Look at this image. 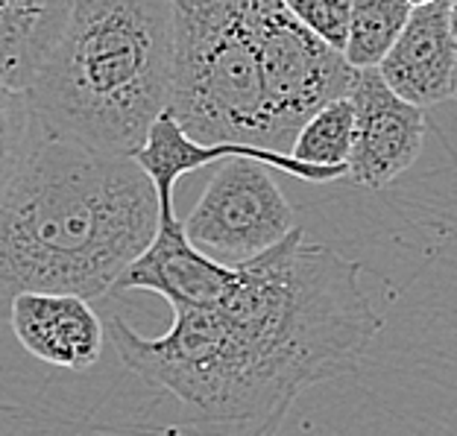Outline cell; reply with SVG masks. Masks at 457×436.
I'll use <instances>...</instances> for the list:
<instances>
[{
	"label": "cell",
	"instance_id": "14",
	"mask_svg": "<svg viewBox=\"0 0 457 436\" xmlns=\"http://www.w3.org/2000/svg\"><path fill=\"white\" fill-rule=\"evenodd\" d=\"M355 135V106L349 97L331 100L305 120L290 144V155L296 161L317 164V168H346Z\"/></svg>",
	"mask_w": 457,
	"mask_h": 436
},
{
	"label": "cell",
	"instance_id": "13",
	"mask_svg": "<svg viewBox=\"0 0 457 436\" xmlns=\"http://www.w3.org/2000/svg\"><path fill=\"white\" fill-rule=\"evenodd\" d=\"M413 12L408 0H352L343 59L355 70L378 68Z\"/></svg>",
	"mask_w": 457,
	"mask_h": 436
},
{
	"label": "cell",
	"instance_id": "3",
	"mask_svg": "<svg viewBox=\"0 0 457 436\" xmlns=\"http://www.w3.org/2000/svg\"><path fill=\"white\" fill-rule=\"evenodd\" d=\"M170 79L173 0H71L27 100L38 132L132 159L168 109Z\"/></svg>",
	"mask_w": 457,
	"mask_h": 436
},
{
	"label": "cell",
	"instance_id": "11",
	"mask_svg": "<svg viewBox=\"0 0 457 436\" xmlns=\"http://www.w3.org/2000/svg\"><path fill=\"white\" fill-rule=\"evenodd\" d=\"M457 41L449 29V0L417 6L396 45L376 68L396 97L417 109L437 106L452 97Z\"/></svg>",
	"mask_w": 457,
	"mask_h": 436
},
{
	"label": "cell",
	"instance_id": "10",
	"mask_svg": "<svg viewBox=\"0 0 457 436\" xmlns=\"http://www.w3.org/2000/svg\"><path fill=\"white\" fill-rule=\"evenodd\" d=\"M9 323L29 355L68 372L95 366L106 342V325L95 308L71 293H18Z\"/></svg>",
	"mask_w": 457,
	"mask_h": 436
},
{
	"label": "cell",
	"instance_id": "7",
	"mask_svg": "<svg viewBox=\"0 0 457 436\" xmlns=\"http://www.w3.org/2000/svg\"><path fill=\"white\" fill-rule=\"evenodd\" d=\"M349 100L355 106V135L346 176L361 188L381 191L420 159L425 114L393 95L376 68L358 70Z\"/></svg>",
	"mask_w": 457,
	"mask_h": 436
},
{
	"label": "cell",
	"instance_id": "9",
	"mask_svg": "<svg viewBox=\"0 0 457 436\" xmlns=\"http://www.w3.org/2000/svg\"><path fill=\"white\" fill-rule=\"evenodd\" d=\"M237 267H226L200 252L185 234L176 214L159 217L150 246L123 269L114 282V293L123 290H153L168 299L173 310L179 308H212L226 299L235 287Z\"/></svg>",
	"mask_w": 457,
	"mask_h": 436
},
{
	"label": "cell",
	"instance_id": "2",
	"mask_svg": "<svg viewBox=\"0 0 457 436\" xmlns=\"http://www.w3.org/2000/svg\"><path fill=\"white\" fill-rule=\"evenodd\" d=\"M159 228V200L129 155L36 129L0 196V317L18 293H112Z\"/></svg>",
	"mask_w": 457,
	"mask_h": 436
},
{
	"label": "cell",
	"instance_id": "8",
	"mask_svg": "<svg viewBox=\"0 0 457 436\" xmlns=\"http://www.w3.org/2000/svg\"><path fill=\"white\" fill-rule=\"evenodd\" d=\"M226 159H255L267 164L270 170H282L287 176H296L303 182H335L346 176V168H317V164L296 161L290 152H276L264 147H246V144H200L176 123L173 114L164 109L159 118L153 120L147 138L138 150H135L132 161L138 164L141 173L147 176L155 200H159V217L176 214L173 211V191L176 182L185 173L200 170L205 164L226 161Z\"/></svg>",
	"mask_w": 457,
	"mask_h": 436
},
{
	"label": "cell",
	"instance_id": "5",
	"mask_svg": "<svg viewBox=\"0 0 457 436\" xmlns=\"http://www.w3.org/2000/svg\"><path fill=\"white\" fill-rule=\"evenodd\" d=\"M270 109V147L285 152L305 120L331 100L349 97L358 70L323 45L285 9L282 0H246Z\"/></svg>",
	"mask_w": 457,
	"mask_h": 436
},
{
	"label": "cell",
	"instance_id": "1",
	"mask_svg": "<svg viewBox=\"0 0 457 436\" xmlns=\"http://www.w3.org/2000/svg\"><path fill=\"white\" fill-rule=\"evenodd\" d=\"M358 276L355 261L294 228L237 264L217 305L173 310L162 337L114 317L109 337L135 375L182 404L188 433L273 436L299 392L355 369L381 331Z\"/></svg>",
	"mask_w": 457,
	"mask_h": 436
},
{
	"label": "cell",
	"instance_id": "17",
	"mask_svg": "<svg viewBox=\"0 0 457 436\" xmlns=\"http://www.w3.org/2000/svg\"><path fill=\"white\" fill-rule=\"evenodd\" d=\"M449 29L452 38L457 41V0H449Z\"/></svg>",
	"mask_w": 457,
	"mask_h": 436
},
{
	"label": "cell",
	"instance_id": "6",
	"mask_svg": "<svg viewBox=\"0 0 457 436\" xmlns=\"http://www.w3.org/2000/svg\"><path fill=\"white\" fill-rule=\"evenodd\" d=\"M182 228L200 252L237 267L282 243L296 223L267 164L226 159Z\"/></svg>",
	"mask_w": 457,
	"mask_h": 436
},
{
	"label": "cell",
	"instance_id": "19",
	"mask_svg": "<svg viewBox=\"0 0 457 436\" xmlns=\"http://www.w3.org/2000/svg\"><path fill=\"white\" fill-rule=\"evenodd\" d=\"M452 97L457 100V62H454V82H452Z\"/></svg>",
	"mask_w": 457,
	"mask_h": 436
},
{
	"label": "cell",
	"instance_id": "18",
	"mask_svg": "<svg viewBox=\"0 0 457 436\" xmlns=\"http://www.w3.org/2000/svg\"><path fill=\"white\" fill-rule=\"evenodd\" d=\"M408 4L417 9V6H428V4H437V0H408Z\"/></svg>",
	"mask_w": 457,
	"mask_h": 436
},
{
	"label": "cell",
	"instance_id": "4",
	"mask_svg": "<svg viewBox=\"0 0 457 436\" xmlns=\"http://www.w3.org/2000/svg\"><path fill=\"white\" fill-rule=\"evenodd\" d=\"M168 111L200 144L273 150L262 59L246 0H173Z\"/></svg>",
	"mask_w": 457,
	"mask_h": 436
},
{
	"label": "cell",
	"instance_id": "16",
	"mask_svg": "<svg viewBox=\"0 0 457 436\" xmlns=\"http://www.w3.org/2000/svg\"><path fill=\"white\" fill-rule=\"evenodd\" d=\"M282 4L311 36L343 53L349 36L352 0H282Z\"/></svg>",
	"mask_w": 457,
	"mask_h": 436
},
{
	"label": "cell",
	"instance_id": "15",
	"mask_svg": "<svg viewBox=\"0 0 457 436\" xmlns=\"http://www.w3.org/2000/svg\"><path fill=\"white\" fill-rule=\"evenodd\" d=\"M36 118L33 106L24 91L9 88L0 79V196L15 179L18 168L24 164L29 147L36 141Z\"/></svg>",
	"mask_w": 457,
	"mask_h": 436
},
{
	"label": "cell",
	"instance_id": "12",
	"mask_svg": "<svg viewBox=\"0 0 457 436\" xmlns=\"http://www.w3.org/2000/svg\"><path fill=\"white\" fill-rule=\"evenodd\" d=\"M71 0H0V79L24 91L65 27Z\"/></svg>",
	"mask_w": 457,
	"mask_h": 436
}]
</instances>
